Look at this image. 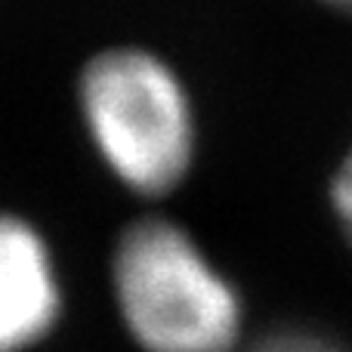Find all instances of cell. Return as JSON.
<instances>
[{"label":"cell","mask_w":352,"mask_h":352,"mask_svg":"<svg viewBox=\"0 0 352 352\" xmlns=\"http://www.w3.org/2000/svg\"><path fill=\"white\" fill-rule=\"evenodd\" d=\"M115 297L146 352H232L241 303L188 232L167 219H140L111 260Z\"/></svg>","instance_id":"6da1fadb"},{"label":"cell","mask_w":352,"mask_h":352,"mask_svg":"<svg viewBox=\"0 0 352 352\" xmlns=\"http://www.w3.org/2000/svg\"><path fill=\"white\" fill-rule=\"evenodd\" d=\"M80 109L105 164L140 195H164L192 164L195 127L182 84L146 50H105L80 74Z\"/></svg>","instance_id":"7a4b0ae2"},{"label":"cell","mask_w":352,"mask_h":352,"mask_svg":"<svg viewBox=\"0 0 352 352\" xmlns=\"http://www.w3.org/2000/svg\"><path fill=\"white\" fill-rule=\"evenodd\" d=\"M59 316V278L31 223L0 213V352L37 343Z\"/></svg>","instance_id":"3957f363"},{"label":"cell","mask_w":352,"mask_h":352,"mask_svg":"<svg viewBox=\"0 0 352 352\" xmlns=\"http://www.w3.org/2000/svg\"><path fill=\"white\" fill-rule=\"evenodd\" d=\"M248 352H343V349L334 340H328V337L316 334V331L287 328V331H275V334L263 337Z\"/></svg>","instance_id":"277c9868"},{"label":"cell","mask_w":352,"mask_h":352,"mask_svg":"<svg viewBox=\"0 0 352 352\" xmlns=\"http://www.w3.org/2000/svg\"><path fill=\"white\" fill-rule=\"evenodd\" d=\"M331 201H334L337 219H340L343 232L352 241V152L343 158L340 170L334 176V186H331Z\"/></svg>","instance_id":"5b68a950"},{"label":"cell","mask_w":352,"mask_h":352,"mask_svg":"<svg viewBox=\"0 0 352 352\" xmlns=\"http://www.w3.org/2000/svg\"><path fill=\"white\" fill-rule=\"evenodd\" d=\"M331 6H340V10H352V0H324Z\"/></svg>","instance_id":"8992f818"}]
</instances>
